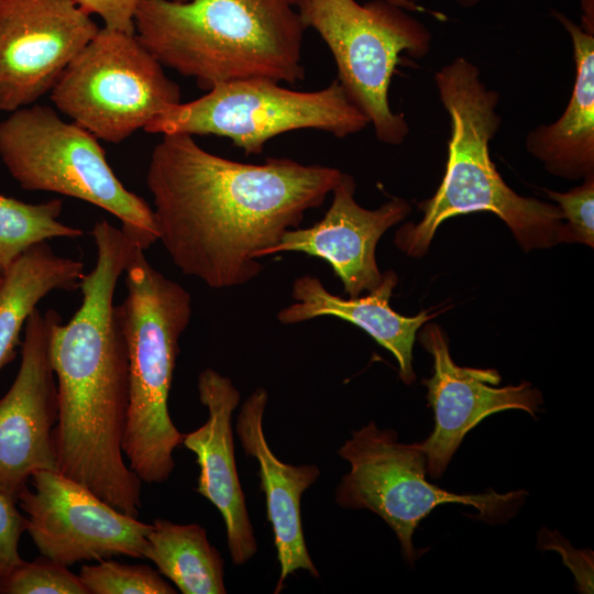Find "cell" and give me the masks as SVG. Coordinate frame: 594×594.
<instances>
[{
    "label": "cell",
    "mask_w": 594,
    "mask_h": 594,
    "mask_svg": "<svg viewBox=\"0 0 594 594\" xmlns=\"http://www.w3.org/2000/svg\"><path fill=\"white\" fill-rule=\"evenodd\" d=\"M197 388L208 419L184 435L182 444L196 455L200 469L196 491L221 513L232 562L241 565L255 554L257 543L234 458L231 420L240 393L229 377L212 369L199 374Z\"/></svg>",
    "instance_id": "16"
},
{
    "label": "cell",
    "mask_w": 594,
    "mask_h": 594,
    "mask_svg": "<svg viewBox=\"0 0 594 594\" xmlns=\"http://www.w3.org/2000/svg\"><path fill=\"white\" fill-rule=\"evenodd\" d=\"M552 15L570 35L575 81L569 103L553 123L532 129L527 151L556 176L581 179L594 174V34L559 11Z\"/></svg>",
    "instance_id": "19"
},
{
    "label": "cell",
    "mask_w": 594,
    "mask_h": 594,
    "mask_svg": "<svg viewBox=\"0 0 594 594\" xmlns=\"http://www.w3.org/2000/svg\"><path fill=\"white\" fill-rule=\"evenodd\" d=\"M548 197L558 202L563 219L559 231V243H583L594 245V174L584 178L582 185L566 193L544 189Z\"/></svg>",
    "instance_id": "25"
},
{
    "label": "cell",
    "mask_w": 594,
    "mask_h": 594,
    "mask_svg": "<svg viewBox=\"0 0 594 594\" xmlns=\"http://www.w3.org/2000/svg\"><path fill=\"white\" fill-rule=\"evenodd\" d=\"M87 14L99 15L105 28L134 34V15L140 0H75Z\"/></svg>",
    "instance_id": "28"
},
{
    "label": "cell",
    "mask_w": 594,
    "mask_h": 594,
    "mask_svg": "<svg viewBox=\"0 0 594 594\" xmlns=\"http://www.w3.org/2000/svg\"><path fill=\"white\" fill-rule=\"evenodd\" d=\"M127 296L120 305L128 344L130 398L123 453L147 484L165 482L175 468L174 450L184 433L168 411L179 338L191 314L190 294L163 275L134 246L127 267Z\"/></svg>",
    "instance_id": "5"
},
{
    "label": "cell",
    "mask_w": 594,
    "mask_h": 594,
    "mask_svg": "<svg viewBox=\"0 0 594 594\" xmlns=\"http://www.w3.org/2000/svg\"><path fill=\"white\" fill-rule=\"evenodd\" d=\"M355 188L353 177L342 172L323 218L309 228L287 230L267 255L301 252L323 258L350 297L378 287L383 279L375 256L378 240L411 208L406 200L394 198L376 209H365L354 199Z\"/></svg>",
    "instance_id": "15"
},
{
    "label": "cell",
    "mask_w": 594,
    "mask_h": 594,
    "mask_svg": "<svg viewBox=\"0 0 594 594\" xmlns=\"http://www.w3.org/2000/svg\"><path fill=\"white\" fill-rule=\"evenodd\" d=\"M0 594H88L79 575L46 557L24 560L0 576Z\"/></svg>",
    "instance_id": "24"
},
{
    "label": "cell",
    "mask_w": 594,
    "mask_h": 594,
    "mask_svg": "<svg viewBox=\"0 0 594 594\" xmlns=\"http://www.w3.org/2000/svg\"><path fill=\"white\" fill-rule=\"evenodd\" d=\"M268 394L256 388L243 403L235 430L248 457L260 465V487L266 497L267 519L272 525L279 562L275 593H279L288 575L306 570L319 576L302 532L300 499L304 492L319 477L317 465H293L280 461L271 450L263 431V417Z\"/></svg>",
    "instance_id": "17"
},
{
    "label": "cell",
    "mask_w": 594,
    "mask_h": 594,
    "mask_svg": "<svg viewBox=\"0 0 594 594\" xmlns=\"http://www.w3.org/2000/svg\"><path fill=\"white\" fill-rule=\"evenodd\" d=\"M0 158L23 189L57 193L108 211L143 251L158 241L153 209L123 186L98 139L53 108L31 105L0 121Z\"/></svg>",
    "instance_id": "6"
},
{
    "label": "cell",
    "mask_w": 594,
    "mask_h": 594,
    "mask_svg": "<svg viewBox=\"0 0 594 594\" xmlns=\"http://www.w3.org/2000/svg\"><path fill=\"white\" fill-rule=\"evenodd\" d=\"M397 439L396 431L380 429L373 421L352 431L338 451L351 468L337 487L336 501L343 508L378 515L396 534L409 564L422 553L414 548V532L437 506H472L479 512L475 518L495 524L509 519L522 505L525 491L460 495L429 483L420 442L400 443Z\"/></svg>",
    "instance_id": "9"
},
{
    "label": "cell",
    "mask_w": 594,
    "mask_h": 594,
    "mask_svg": "<svg viewBox=\"0 0 594 594\" xmlns=\"http://www.w3.org/2000/svg\"><path fill=\"white\" fill-rule=\"evenodd\" d=\"M435 81L450 122L446 172L436 194L418 204L421 221L396 232V246L420 257L444 220L476 211L498 216L525 251L558 244L559 206L516 194L491 160L488 145L502 123L498 92L486 87L477 66L464 57L439 69Z\"/></svg>",
    "instance_id": "4"
},
{
    "label": "cell",
    "mask_w": 594,
    "mask_h": 594,
    "mask_svg": "<svg viewBox=\"0 0 594 594\" xmlns=\"http://www.w3.org/2000/svg\"><path fill=\"white\" fill-rule=\"evenodd\" d=\"M63 209L61 199L43 204H26L0 195V275L30 248L55 238L76 239L81 229L58 220Z\"/></svg>",
    "instance_id": "22"
},
{
    "label": "cell",
    "mask_w": 594,
    "mask_h": 594,
    "mask_svg": "<svg viewBox=\"0 0 594 594\" xmlns=\"http://www.w3.org/2000/svg\"><path fill=\"white\" fill-rule=\"evenodd\" d=\"M25 530L26 518L20 514L15 502L0 491V576L23 561L18 547Z\"/></svg>",
    "instance_id": "26"
},
{
    "label": "cell",
    "mask_w": 594,
    "mask_h": 594,
    "mask_svg": "<svg viewBox=\"0 0 594 594\" xmlns=\"http://www.w3.org/2000/svg\"><path fill=\"white\" fill-rule=\"evenodd\" d=\"M143 558L184 594H224L223 560L204 527L156 518L146 536Z\"/></svg>",
    "instance_id": "21"
},
{
    "label": "cell",
    "mask_w": 594,
    "mask_h": 594,
    "mask_svg": "<svg viewBox=\"0 0 594 594\" xmlns=\"http://www.w3.org/2000/svg\"><path fill=\"white\" fill-rule=\"evenodd\" d=\"M581 24L580 26L587 33L594 34V0H580Z\"/></svg>",
    "instance_id": "30"
},
{
    "label": "cell",
    "mask_w": 594,
    "mask_h": 594,
    "mask_svg": "<svg viewBox=\"0 0 594 594\" xmlns=\"http://www.w3.org/2000/svg\"><path fill=\"white\" fill-rule=\"evenodd\" d=\"M173 1L185 2V1H188V0H173Z\"/></svg>",
    "instance_id": "31"
},
{
    "label": "cell",
    "mask_w": 594,
    "mask_h": 594,
    "mask_svg": "<svg viewBox=\"0 0 594 594\" xmlns=\"http://www.w3.org/2000/svg\"><path fill=\"white\" fill-rule=\"evenodd\" d=\"M59 320L52 309L35 308L29 316L16 377L0 398V491L15 503L35 471L56 470L57 386L50 348Z\"/></svg>",
    "instance_id": "13"
},
{
    "label": "cell",
    "mask_w": 594,
    "mask_h": 594,
    "mask_svg": "<svg viewBox=\"0 0 594 594\" xmlns=\"http://www.w3.org/2000/svg\"><path fill=\"white\" fill-rule=\"evenodd\" d=\"M385 1L391 2L395 6H398L409 12H427L439 20L446 19V16L442 13L427 10L426 8L417 4L413 0H385ZM455 1L459 6L463 8H471L480 3L482 0H455Z\"/></svg>",
    "instance_id": "29"
},
{
    "label": "cell",
    "mask_w": 594,
    "mask_h": 594,
    "mask_svg": "<svg viewBox=\"0 0 594 594\" xmlns=\"http://www.w3.org/2000/svg\"><path fill=\"white\" fill-rule=\"evenodd\" d=\"M419 340L433 359V374L422 383L436 418L433 431L420 444L428 475L439 479L465 435L484 418L507 409H521L535 417L543 400L528 382L496 387L501 383L496 370L457 365L446 334L435 323L422 328Z\"/></svg>",
    "instance_id": "14"
},
{
    "label": "cell",
    "mask_w": 594,
    "mask_h": 594,
    "mask_svg": "<svg viewBox=\"0 0 594 594\" xmlns=\"http://www.w3.org/2000/svg\"><path fill=\"white\" fill-rule=\"evenodd\" d=\"M207 91L168 107L143 130L223 136L245 155H256L267 141L286 132L311 129L343 139L370 124L338 79L316 91L292 90L266 78L223 82Z\"/></svg>",
    "instance_id": "8"
},
{
    "label": "cell",
    "mask_w": 594,
    "mask_h": 594,
    "mask_svg": "<svg viewBox=\"0 0 594 594\" xmlns=\"http://www.w3.org/2000/svg\"><path fill=\"white\" fill-rule=\"evenodd\" d=\"M306 26L314 29L336 62L338 80L373 125L378 141L402 144L409 133L403 113L388 99L392 77L406 53L425 57L431 33L405 9L385 0H296Z\"/></svg>",
    "instance_id": "7"
},
{
    "label": "cell",
    "mask_w": 594,
    "mask_h": 594,
    "mask_svg": "<svg viewBox=\"0 0 594 594\" xmlns=\"http://www.w3.org/2000/svg\"><path fill=\"white\" fill-rule=\"evenodd\" d=\"M80 581L88 594H175L176 591L146 564H124L109 559L84 564Z\"/></svg>",
    "instance_id": "23"
},
{
    "label": "cell",
    "mask_w": 594,
    "mask_h": 594,
    "mask_svg": "<svg viewBox=\"0 0 594 594\" xmlns=\"http://www.w3.org/2000/svg\"><path fill=\"white\" fill-rule=\"evenodd\" d=\"M135 35L199 88L248 78L295 84L307 30L296 0H140Z\"/></svg>",
    "instance_id": "3"
},
{
    "label": "cell",
    "mask_w": 594,
    "mask_h": 594,
    "mask_svg": "<svg viewBox=\"0 0 594 594\" xmlns=\"http://www.w3.org/2000/svg\"><path fill=\"white\" fill-rule=\"evenodd\" d=\"M95 267L80 283L82 300L52 333L51 362L57 386L53 430L56 470L133 517L141 508L140 477L122 444L130 398L128 344L117 283L134 245L107 220L92 230Z\"/></svg>",
    "instance_id": "2"
},
{
    "label": "cell",
    "mask_w": 594,
    "mask_h": 594,
    "mask_svg": "<svg viewBox=\"0 0 594 594\" xmlns=\"http://www.w3.org/2000/svg\"><path fill=\"white\" fill-rule=\"evenodd\" d=\"M84 264L54 253L47 242L25 251L1 275L0 371L16 355L20 333L38 301L53 290L79 288Z\"/></svg>",
    "instance_id": "20"
},
{
    "label": "cell",
    "mask_w": 594,
    "mask_h": 594,
    "mask_svg": "<svg viewBox=\"0 0 594 594\" xmlns=\"http://www.w3.org/2000/svg\"><path fill=\"white\" fill-rule=\"evenodd\" d=\"M538 548L557 550L563 563L573 572L581 593H593V552L574 549L557 531L543 528L539 532Z\"/></svg>",
    "instance_id": "27"
},
{
    "label": "cell",
    "mask_w": 594,
    "mask_h": 594,
    "mask_svg": "<svg viewBox=\"0 0 594 594\" xmlns=\"http://www.w3.org/2000/svg\"><path fill=\"white\" fill-rule=\"evenodd\" d=\"M98 30L75 0H0V110L51 91Z\"/></svg>",
    "instance_id": "12"
},
{
    "label": "cell",
    "mask_w": 594,
    "mask_h": 594,
    "mask_svg": "<svg viewBox=\"0 0 594 594\" xmlns=\"http://www.w3.org/2000/svg\"><path fill=\"white\" fill-rule=\"evenodd\" d=\"M18 496L41 556L66 566L112 557L143 558L151 524L119 512L55 469L35 471Z\"/></svg>",
    "instance_id": "11"
},
{
    "label": "cell",
    "mask_w": 594,
    "mask_h": 594,
    "mask_svg": "<svg viewBox=\"0 0 594 594\" xmlns=\"http://www.w3.org/2000/svg\"><path fill=\"white\" fill-rule=\"evenodd\" d=\"M179 86L134 34L107 28L74 57L51 90L58 111L98 140L120 143L180 101Z\"/></svg>",
    "instance_id": "10"
},
{
    "label": "cell",
    "mask_w": 594,
    "mask_h": 594,
    "mask_svg": "<svg viewBox=\"0 0 594 594\" xmlns=\"http://www.w3.org/2000/svg\"><path fill=\"white\" fill-rule=\"evenodd\" d=\"M341 175L287 157L235 162L204 150L193 135L164 134L153 148L146 186L158 240L173 263L222 289L257 277V260L323 204Z\"/></svg>",
    "instance_id": "1"
},
{
    "label": "cell",
    "mask_w": 594,
    "mask_h": 594,
    "mask_svg": "<svg viewBox=\"0 0 594 594\" xmlns=\"http://www.w3.org/2000/svg\"><path fill=\"white\" fill-rule=\"evenodd\" d=\"M2 276L0 275V284H1Z\"/></svg>",
    "instance_id": "32"
},
{
    "label": "cell",
    "mask_w": 594,
    "mask_h": 594,
    "mask_svg": "<svg viewBox=\"0 0 594 594\" xmlns=\"http://www.w3.org/2000/svg\"><path fill=\"white\" fill-rule=\"evenodd\" d=\"M398 282L394 271L383 274L382 283L364 297L341 298L329 293L318 277L304 275L293 283L292 305L277 314L283 324H294L323 316L346 320L388 350L398 363L402 381L415 382L413 369V346L417 331L436 315L422 311L414 317H405L394 311L389 298Z\"/></svg>",
    "instance_id": "18"
}]
</instances>
